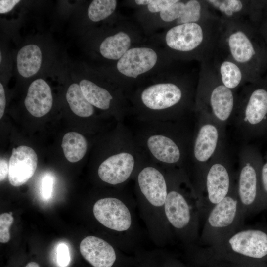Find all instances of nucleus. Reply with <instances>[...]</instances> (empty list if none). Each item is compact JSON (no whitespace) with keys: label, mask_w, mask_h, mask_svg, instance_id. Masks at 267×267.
<instances>
[{"label":"nucleus","mask_w":267,"mask_h":267,"mask_svg":"<svg viewBox=\"0 0 267 267\" xmlns=\"http://www.w3.org/2000/svg\"><path fill=\"white\" fill-rule=\"evenodd\" d=\"M238 98L237 91L221 82L209 59L201 63L194 113L208 115L226 125L233 119Z\"/></svg>","instance_id":"obj_9"},{"label":"nucleus","mask_w":267,"mask_h":267,"mask_svg":"<svg viewBox=\"0 0 267 267\" xmlns=\"http://www.w3.org/2000/svg\"><path fill=\"white\" fill-rule=\"evenodd\" d=\"M130 36L124 31H119L104 38L99 46V52L105 59L118 60L131 48Z\"/></svg>","instance_id":"obj_25"},{"label":"nucleus","mask_w":267,"mask_h":267,"mask_svg":"<svg viewBox=\"0 0 267 267\" xmlns=\"http://www.w3.org/2000/svg\"><path fill=\"white\" fill-rule=\"evenodd\" d=\"M37 164L38 157L32 148L21 145L13 148L9 161V183L17 187L27 182L34 175Z\"/></svg>","instance_id":"obj_20"},{"label":"nucleus","mask_w":267,"mask_h":267,"mask_svg":"<svg viewBox=\"0 0 267 267\" xmlns=\"http://www.w3.org/2000/svg\"><path fill=\"white\" fill-rule=\"evenodd\" d=\"M56 256L57 263L60 266L65 267L69 264L70 260L69 251L66 244L62 243L58 245Z\"/></svg>","instance_id":"obj_31"},{"label":"nucleus","mask_w":267,"mask_h":267,"mask_svg":"<svg viewBox=\"0 0 267 267\" xmlns=\"http://www.w3.org/2000/svg\"><path fill=\"white\" fill-rule=\"evenodd\" d=\"M80 251L83 258L93 267H112L117 257L112 245L93 235L86 236L81 241Z\"/></svg>","instance_id":"obj_22"},{"label":"nucleus","mask_w":267,"mask_h":267,"mask_svg":"<svg viewBox=\"0 0 267 267\" xmlns=\"http://www.w3.org/2000/svg\"><path fill=\"white\" fill-rule=\"evenodd\" d=\"M110 151L98 166L97 175L105 183L118 188L133 180L146 157L132 130L118 122L111 135Z\"/></svg>","instance_id":"obj_5"},{"label":"nucleus","mask_w":267,"mask_h":267,"mask_svg":"<svg viewBox=\"0 0 267 267\" xmlns=\"http://www.w3.org/2000/svg\"><path fill=\"white\" fill-rule=\"evenodd\" d=\"M53 186V178L49 175L45 176L42 179L41 183V194L44 199L50 198Z\"/></svg>","instance_id":"obj_32"},{"label":"nucleus","mask_w":267,"mask_h":267,"mask_svg":"<svg viewBox=\"0 0 267 267\" xmlns=\"http://www.w3.org/2000/svg\"><path fill=\"white\" fill-rule=\"evenodd\" d=\"M14 221L12 213H4L0 215V242H8L10 239L9 228Z\"/></svg>","instance_id":"obj_29"},{"label":"nucleus","mask_w":267,"mask_h":267,"mask_svg":"<svg viewBox=\"0 0 267 267\" xmlns=\"http://www.w3.org/2000/svg\"><path fill=\"white\" fill-rule=\"evenodd\" d=\"M199 72L173 74L168 79L139 89L132 97L137 121H173L194 114Z\"/></svg>","instance_id":"obj_1"},{"label":"nucleus","mask_w":267,"mask_h":267,"mask_svg":"<svg viewBox=\"0 0 267 267\" xmlns=\"http://www.w3.org/2000/svg\"><path fill=\"white\" fill-rule=\"evenodd\" d=\"M25 267H40V266L36 262H31L28 263Z\"/></svg>","instance_id":"obj_38"},{"label":"nucleus","mask_w":267,"mask_h":267,"mask_svg":"<svg viewBox=\"0 0 267 267\" xmlns=\"http://www.w3.org/2000/svg\"><path fill=\"white\" fill-rule=\"evenodd\" d=\"M177 0H152L151 2L147 6L148 11L151 13H155L166 10Z\"/></svg>","instance_id":"obj_30"},{"label":"nucleus","mask_w":267,"mask_h":267,"mask_svg":"<svg viewBox=\"0 0 267 267\" xmlns=\"http://www.w3.org/2000/svg\"><path fill=\"white\" fill-rule=\"evenodd\" d=\"M61 146L67 160L75 163L81 160L86 155L88 143L86 138L81 134L70 132L64 135Z\"/></svg>","instance_id":"obj_26"},{"label":"nucleus","mask_w":267,"mask_h":267,"mask_svg":"<svg viewBox=\"0 0 267 267\" xmlns=\"http://www.w3.org/2000/svg\"><path fill=\"white\" fill-rule=\"evenodd\" d=\"M79 84L85 97L93 106L102 110H111L118 122H124L129 110L122 91L112 92L87 78L81 79Z\"/></svg>","instance_id":"obj_14"},{"label":"nucleus","mask_w":267,"mask_h":267,"mask_svg":"<svg viewBox=\"0 0 267 267\" xmlns=\"http://www.w3.org/2000/svg\"><path fill=\"white\" fill-rule=\"evenodd\" d=\"M152 1V0H135V3L138 5H148Z\"/></svg>","instance_id":"obj_37"},{"label":"nucleus","mask_w":267,"mask_h":267,"mask_svg":"<svg viewBox=\"0 0 267 267\" xmlns=\"http://www.w3.org/2000/svg\"><path fill=\"white\" fill-rule=\"evenodd\" d=\"M244 214L235 185L229 193L207 215L203 239L212 245L222 241L238 230Z\"/></svg>","instance_id":"obj_13"},{"label":"nucleus","mask_w":267,"mask_h":267,"mask_svg":"<svg viewBox=\"0 0 267 267\" xmlns=\"http://www.w3.org/2000/svg\"><path fill=\"white\" fill-rule=\"evenodd\" d=\"M222 22L217 47L242 68L250 82L257 80L262 49L258 43L255 25L244 21Z\"/></svg>","instance_id":"obj_8"},{"label":"nucleus","mask_w":267,"mask_h":267,"mask_svg":"<svg viewBox=\"0 0 267 267\" xmlns=\"http://www.w3.org/2000/svg\"><path fill=\"white\" fill-rule=\"evenodd\" d=\"M66 99L71 111L81 117H90L94 114V107L86 99L79 83L71 84L66 93Z\"/></svg>","instance_id":"obj_27"},{"label":"nucleus","mask_w":267,"mask_h":267,"mask_svg":"<svg viewBox=\"0 0 267 267\" xmlns=\"http://www.w3.org/2000/svg\"><path fill=\"white\" fill-rule=\"evenodd\" d=\"M9 173V165L6 160L1 159L0 161V180L2 181L6 178Z\"/></svg>","instance_id":"obj_35"},{"label":"nucleus","mask_w":267,"mask_h":267,"mask_svg":"<svg viewBox=\"0 0 267 267\" xmlns=\"http://www.w3.org/2000/svg\"><path fill=\"white\" fill-rule=\"evenodd\" d=\"M194 114L196 120L188 163L191 162L196 174L225 147V125L208 115Z\"/></svg>","instance_id":"obj_11"},{"label":"nucleus","mask_w":267,"mask_h":267,"mask_svg":"<svg viewBox=\"0 0 267 267\" xmlns=\"http://www.w3.org/2000/svg\"><path fill=\"white\" fill-rule=\"evenodd\" d=\"M21 2L18 0H0V13L5 14L11 12Z\"/></svg>","instance_id":"obj_33"},{"label":"nucleus","mask_w":267,"mask_h":267,"mask_svg":"<svg viewBox=\"0 0 267 267\" xmlns=\"http://www.w3.org/2000/svg\"><path fill=\"white\" fill-rule=\"evenodd\" d=\"M215 246L244 257L261 259L267 255V234L258 229L237 230Z\"/></svg>","instance_id":"obj_15"},{"label":"nucleus","mask_w":267,"mask_h":267,"mask_svg":"<svg viewBox=\"0 0 267 267\" xmlns=\"http://www.w3.org/2000/svg\"><path fill=\"white\" fill-rule=\"evenodd\" d=\"M6 107V96L3 85L0 83V119H1L4 113Z\"/></svg>","instance_id":"obj_34"},{"label":"nucleus","mask_w":267,"mask_h":267,"mask_svg":"<svg viewBox=\"0 0 267 267\" xmlns=\"http://www.w3.org/2000/svg\"><path fill=\"white\" fill-rule=\"evenodd\" d=\"M117 6L116 0H93L88 8V18L94 22L101 21L111 15Z\"/></svg>","instance_id":"obj_28"},{"label":"nucleus","mask_w":267,"mask_h":267,"mask_svg":"<svg viewBox=\"0 0 267 267\" xmlns=\"http://www.w3.org/2000/svg\"><path fill=\"white\" fill-rule=\"evenodd\" d=\"M186 121H136L132 131L148 158L164 169H186L193 130Z\"/></svg>","instance_id":"obj_2"},{"label":"nucleus","mask_w":267,"mask_h":267,"mask_svg":"<svg viewBox=\"0 0 267 267\" xmlns=\"http://www.w3.org/2000/svg\"><path fill=\"white\" fill-rule=\"evenodd\" d=\"M212 12L222 21H244L255 25L258 5L245 0H205Z\"/></svg>","instance_id":"obj_19"},{"label":"nucleus","mask_w":267,"mask_h":267,"mask_svg":"<svg viewBox=\"0 0 267 267\" xmlns=\"http://www.w3.org/2000/svg\"><path fill=\"white\" fill-rule=\"evenodd\" d=\"M222 24L219 18L214 17L170 27L165 35V44L176 58L201 63L211 57Z\"/></svg>","instance_id":"obj_7"},{"label":"nucleus","mask_w":267,"mask_h":267,"mask_svg":"<svg viewBox=\"0 0 267 267\" xmlns=\"http://www.w3.org/2000/svg\"><path fill=\"white\" fill-rule=\"evenodd\" d=\"M133 180L138 215L149 237L156 245H166L172 235L164 210L168 192L165 169L146 157Z\"/></svg>","instance_id":"obj_3"},{"label":"nucleus","mask_w":267,"mask_h":267,"mask_svg":"<svg viewBox=\"0 0 267 267\" xmlns=\"http://www.w3.org/2000/svg\"><path fill=\"white\" fill-rule=\"evenodd\" d=\"M168 192L165 215L172 235L185 245H190L197 238L200 212L198 198L184 168L165 169Z\"/></svg>","instance_id":"obj_4"},{"label":"nucleus","mask_w":267,"mask_h":267,"mask_svg":"<svg viewBox=\"0 0 267 267\" xmlns=\"http://www.w3.org/2000/svg\"><path fill=\"white\" fill-rule=\"evenodd\" d=\"M53 102L50 86L45 79L38 78L30 83L24 105L31 115L35 117L44 116L51 109Z\"/></svg>","instance_id":"obj_23"},{"label":"nucleus","mask_w":267,"mask_h":267,"mask_svg":"<svg viewBox=\"0 0 267 267\" xmlns=\"http://www.w3.org/2000/svg\"><path fill=\"white\" fill-rule=\"evenodd\" d=\"M257 80L240 89L232 121L239 135L245 141L253 134L255 128L267 119V89L258 84Z\"/></svg>","instance_id":"obj_12"},{"label":"nucleus","mask_w":267,"mask_h":267,"mask_svg":"<svg viewBox=\"0 0 267 267\" xmlns=\"http://www.w3.org/2000/svg\"><path fill=\"white\" fill-rule=\"evenodd\" d=\"M209 59L221 82L228 89L238 91L250 83L242 68L217 46Z\"/></svg>","instance_id":"obj_21"},{"label":"nucleus","mask_w":267,"mask_h":267,"mask_svg":"<svg viewBox=\"0 0 267 267\" xmlns=\"http://www.w3.org/2000/svg\"><path fill=\"white\" fill-rule=\"evenodd\" d=\"M158 61L157 52L148 47L130 48L117 61L118 71L124 76L136 78L152 69Z\"/></svg>","instance_id":"obj_18"},{"label":"nucleus","mask_w":267,"mask_h":267,"mask_svg":"<svg viewBox=\"0 0 267 267\" xmlns=\"http://www.w3.org/2000/svg\"><path fill=\"white\" fill-rule=\"evenodd\" d=\"M261 178L263 189L267 193V161L261 168Z\"/></svg>","instance_id":"obj_36"},{"label":"nucleus","mask_w":267,"mask_h":267,"mask_svg":"<svg viewBox=\"0 0 267 267\" xmlns=\"http://www.w3.org/2000/svg\"><path fill=\"white\" fill-rule=\"evenodd\" d=\"M43 52L37 44L30 43L22 46L18 51L16 64L18 74L24 78L35 76L43 63Z\"/></svg>","instance_id":"obj_24"},{"label":"nucleus","mask_w":267,"mask_h":267,"mask_svg":"<svg viewBox=\"0 0 267 267\" xmlns=\"http://www.w3.org/2000/svg\"><path fill=\"white\" fill-rule=\"evenodd\" d=\"M252 153L248 146L244 145L239 154V170L236 186L244 213L253 205L257 196V171Z\"/></svg>","instance_id":"obj_16"},{"label":"nucleus","mask_w":267,"mask_h":267,"mask_svg":"<svg viewBox=\"0 0 267 267\" xmlns=\"http://www.w3.org/2000/svg\"><path fill=\"white\" fill-rule=\"evenodd\" d=\"M230 160L225 147L200 172L192 184L199 204L200 217L224 199L234 186Z\"/></svg>","instance_id":"obj_10"},{"label":"nucleus","mask_w":267,"mask_h":267,"mask_svg":"<svg viewBox=\"0 0 267 267\" xmlns=\"http://www.w3.org/2000/svg\"><path fill=\"white\" fill-rule=\"evenodd\" d=\"M137 204L125 187L115 195L96 200L92 212L96 221L116 235L121 248L140 245L142 231L137 218Z\"/></svg>","instance_id":"obj_6"},{"label":"nucleus","mask_w":267,"mask_h":267,"mask_svg":"<svg viewBox=\"0 0 267 267\" xmlns=\"http://www.w3.org/2000/svg\"><path fill=\"white\" fill-rule=\"evenodd\" d=\"M215 16L205 0H177L160 13L161 20L171 23L172 26L197 22Z\"/></svg>","instance_id":"obj_17"}]
</instances>
